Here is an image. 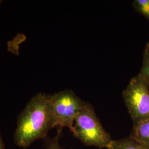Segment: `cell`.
<instances>
[{
    "instance_id": "1",
    "label": "cell",
    "mask_w": 149,
    "mask_h": 149,
    "mask_svg": "<svg viewBox=\"0 0 149 149\" xmlns=\"http://www.w3.org/2000/svg\"><path fill=\"white\" fill-rule=\"evenodd\" d=\"M53 128L50 95L39 93L32 97L18 117L15 143L21 148H27L36 140L45 138Z\"/></svg>"
},
{
    "instance_id": "10",
    "label": "cell",
    "mask_w": 149,
    "mask_h": 149,
    "mask_svg": "<svg viewBox=\"0 0 149 149\" xmlns=\"http://www.w3.org/2000/svg\"><path fill=\"white\" fill-rule=\"evenodd\" d=\"M0 149H5V145L3 143L2 139L1 136V134H0Z\"/></svg>"
},
{
    "instance_id": "4",
    "label": "cell",
    "mask_w": 149,
    "mask_h": 149,
    "mask_svg": "<svg viewBox=\"0 0 149 149\" xmlns=\"http://www.w3.org/2000/svg\"><path fill=\"white\" fill-rule=\"evenodd\" d=\"M122 96L134 125L149 119V85L141 74L131 79Z\"/></svg>"
},
{
    "instance_id": "6",
    "label": "cell",
    "mask_w": 149,
    "mask_h": 149,
    "mask_svg": "<svg viewBox=\"0 0 149 149\" xmlns=\"http://www.w3.org/2000/svg\"><path fill=\"white\" fill-rule=\"evenodd\" d=\"M108 149H145L130 136L118 140H113Z\"/></svg>"
},
{
    "instance_id": "3",
    "label": "cell",
    "mask_w": 149,
    "mask_h": 149,
    "mask_svg": "<svg viewBox=\"0 0 149 149\" xmlns=\"http://www.w3.org/2000/svg\"><path fill=\"white\" fill-rule=\"evenodd\" d=\"M54 119V128L58 129V134L63 129L69 128L72 133L74 120L86 105L71 90H64L50 95Z\"/></svg>"
},
{
    "instance_id": "7",
    "label": "cell",
    "mask_w": 149,
    "mask_h": 149,
    "mask_svg": "<svg viewBox=\"0 0 149 149\" xmlns=\"http://www.w3.org/2000/svg\"><path fill=\"white\" fill-rule=\"evenodd\" d=\"M139 74L143 76L149 85V42L144 48L142 66Z\"/></svg>"
},
{
    "instance_id": "8",
    "label": "cell",
    "mask_w": 149,
    "mask_h": 149,
    "mask_svg": "<svg viewBox=\"0 0 149 149\" xmlns=\"http://www.w3.org/2000/svg\"><path fill=\"white\" fill-rule=\"evenodd\" d=\"M133 7L135 11L149 21V0H134Z\"/></svg>"
},
{
    "instance_id": "5",
    "label": "cell",
    "mask_w": 149,
    "mask_h": 149,
    "mask_svg": "<svg viewBox=\"0 0 149 149\" xmlns=\"http://www.w3.org/2000/svg\"><path fill=\"white\" fill-rule=\"evenodd\" d=\"M130 137L145 149H149V119L134 125Z\"/></svg>"
},
{
    "instance_id": "9",
    "label": "cell",
    "mask_w": 149,
    "mask_h": 149,
    "mask_svg": "<svg viewBox=\"0 0 149 149\" xmlns=\"http://www.w3.org/2000/svg\"><path fill=\"white\" fill-rule=\"evenodd\" d=\"M47 149H63L59 144L58 136L48 140L47 143Z\"/></svg>"
},
{
    "instance_id": "2",
    "label": "cell",
    "mask_w": 149,
    "mask_h": 149,
    "mask_svg": "<svg viewBox=\"0 0 149 149\" xmlns=\"http://www.w3.org/2000/svg\"><path fill=\"white\" fill-rule=\"evenodd\" d=\"M72 133L85 145L100 149H108L113 141L89 103H86L76 118Z\"/></svg>"
}]
</instances>
